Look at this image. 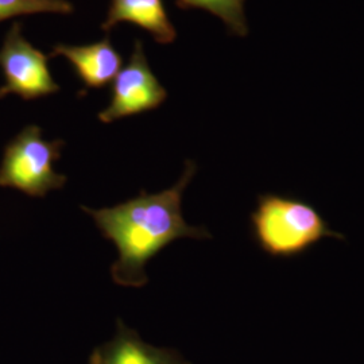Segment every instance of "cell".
Returning a JSON list of instances; mask_svg holds the SVG:
<instances>
[{
  "mask_svg": "<svg viewBox=\"0 0 364 364\" xmlns=\"http://www.w3.org/2000/svg\"><path fill=\"white\" fill-rule=\"evenodd\" d=\"M90 364H191L180 352L146 343L117 320V332L92 352Z\"/></svg>",
  "mask_w": 364,
  "mask_h": 364,
  "instance_id": "8992f818",
  "label": "cell"
},
{
  "mask_svg": "<svg viewBox=\"0 0 364 364\" xmlns=\"http://www.w3.org/2000/svg\"><path fill=\"white\" fill-rule=\"evenodd\" d=\"M246 0H176V4L182 9H200L220 18L224 25L237 37L248 34L247 18L245 13Z\"/></svg>",
  "mask_w": 364,
  "mask_h": 364,
  "instance_id": "9c48e42d",
  "label": "cell"
},
{
  "mask_svg": "<svg viewBox=\"0 0 364 364\" xmlns=\"http://www.w3.org/2000/svg\"><path fill=\"white\" fill-rule=\"evenodd\" d=\"M166 97L168 91L149 65L142 42L136 41L127 65L120 69L114 80L111 102L99 114V120L114 123L123 117L156 109Z\"/></svg>",
  "mask_w": 364,
  "mask_h": 364,
  "instance_id": "5b68a950",
  "label": "cell"
},
{
  "mask_svg": "<svg viewBox=\"0 0 364 364\" xmlns=\"http://www.w3.org/2000/svg\"><path fill=\"white\" fill-rule=\"evenodd\" d=\"M52 55L65 57L85 88H103L115 80L123 64L120 54L108 38L82 46L58 43Z\"/></svg>",
  "mask_w": 364,
  "mask_h": 364,
  "instance_id": "52a82bcc",
  "label": "cell"
},
{
  "mask_svg": "<svg viewBox=\"0 0 364 364\" xmlns=\"http://www.w3.org/2000/svg\"><path fill=\"white\" fill-rule=\"evenodd\" d=\"M252 236L273 258H294L326 237L344 240L312 204L290 196L260 195L251 213Z\"/></svg>",
  "mask_w": 364,
  "mask_h": 364,
  "instance_id": "7a4b0ae2",
  "label": "cell"
},
{
  "mask_svg": "<svg viewBox=\"0 0 364 364\" xmlns=\"http://www.w3.org/2000/svg\"><path fill=\"white\" fill-rule=\"evenodd\" d=\"M64 141H46L38 126H27L6 146L0 165V186L14 188L31 197H45L61 189L66 177L53 164L60 159Z\"/></svg>",
  "mask_w": 364,
  "mask_h": 364,
  "instance_id": "3957f363",
  "label": "cell"
},
{
  "mask_svg": "<svg viewBox=\"0 0 364 364\" xmlns=\"http://www.w3.org/2000/svg\"><path fill=\"white\" fill-rule=\"evenodd\" d=\"M48 60L46 54L23 37L21 23L14 22L0 48V68L4 76L0 99L16 95L25 100H34L60 91Z\"/></svg>",
  "mask_w": 364,
  "mask_h": 364,
  "instance_id": "277c9868",
  "label": "cell"
},
{
  "mask_svg": "<svg viewBox=\"0 0 364 364\" xmlns=\"http://www.w3.org/2000/svg\"><path fill=\"white\" fill-rule=\"evenodd\" d=\"M43 13H73V4L66 0H0V22L21 15Z\"/></svg>",
  "mask_w": 364,
  "mask_h": 364,
  "instance_id": "30bf717a",
  "label": "cell"
},
{
  "mask_svg": "<svg viewBox=\"0 0 364 364\" xmlns=\"http://www.w3.org/2000/svg\"><path fill=\"white\" fill-rule=\"evenodd\" d=\"M122 22L142 27L162 45L171 43L177 38V30L162 0H111L102 28L109 33L112 27Z\"/></svg>",
  "mask_w": 364,
  "mask_h": 364,
  "instance_id": "ba28073f",
  "label": "cell"
},
{
  "mask_svg": "<svg viewBox=\"0 0 364 364\" xmlns=\"http://www.w3.org/2000/svg\"><path fill=\"white\" fill-rule=\"evenodd\" d=\"M196 171L195 162L186 161L181 178L169 189L153 195L144 191L109 208L81 207L119 251V258L111 266L117 285L144 287L149 282L146 264L171 242L183 237H212L204 227L189 225L182 216V195Z\"/></svg>",
  "mask_w": 364,
  "mask_h": 364,
  "instance_id": "6da1fadb",
  "label": "cell"
}]
</instances>
